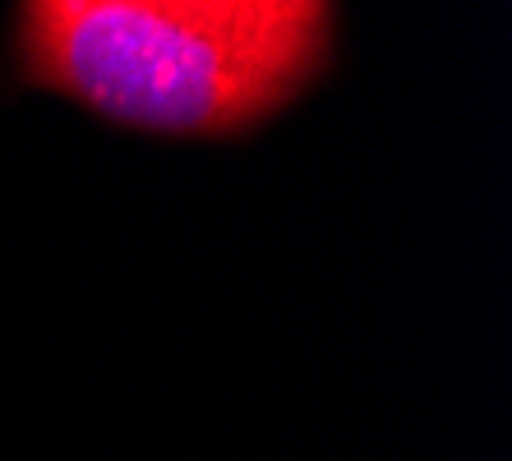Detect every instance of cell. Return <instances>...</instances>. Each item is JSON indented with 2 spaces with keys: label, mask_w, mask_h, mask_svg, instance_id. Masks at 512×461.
I'll list each match as a JSON object with an SVG mask.
<instances>
[{
  "label": "cell",
  "mask_w": 512,
  "mask_h": 461,
  "mask_svg": "<svg viewBox=\"0 0 512 461\" xmlns=\"http://www.w3.org/2000/svg\"><path fill=\"white\" fill-rule=\"evenodd\" d=\"M328 0H24L14 83L153 139H245L328 79Z\"/></svg>",
  "instance_id": "1"
}]
</instances>
